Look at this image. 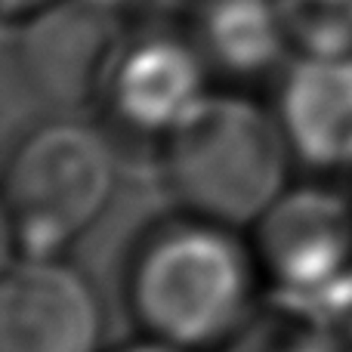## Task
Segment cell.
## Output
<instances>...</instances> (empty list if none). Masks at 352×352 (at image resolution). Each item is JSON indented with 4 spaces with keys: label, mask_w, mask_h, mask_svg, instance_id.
<instances>
[{
    "label": "cell",
    "mask_w": 352,
    "mask_h": 352,
    "mask_svg": "<svg viewBox=\"0 0 352 352\" xmlns=\"http://www.w3.org/2000/svg\"><path fill=\"white\" fill-rule=\"evenodd\" d=\"M115 195L111 136L53 118L25 130L3 167L10 256H62L102 219Z\"/></svg>",
    "instance_id": "3"
},
{
    "label": "cell",
    "mask_w": 352,
    "mask_h": 352,
    "mask_svg": "<svg viewBox=\"0 0 352 352\" xmlns=\"http://www.w3.org/2000/svg\"><path fill=\"white\" fill-rule=\"evenodd\" d=\"M263 285L309 318L352 285V195L324 182H291L250 226Z\"/></svg>",
    "instance_id": "4"
},
{
    "label": "cell",
    "mask_w": 352,
    "mask_h": 352,
    "mask_svg": "<svg viewBox=\"0 0 352 352\" xmlns=\"http://www.w3.org/2000/svg\"><path fill=\"white\" fill-rule=\"evenodd\" d=\"M210 90V72L188 34L146 31L121 37L99 87L105 133L158 148Z\"/></svg>",
    "instance_id": "5"
},
{
    "label": "cell",
    "mask_w": 352,
    "mask_h": 352,
    "mask_svg": "<svg viewBox=\"0 0 352 352\" xmlns=\"http://www.w3.org/2000/svg\"><path fill=\"white\" fill-rule=\"evenodd\" d=\"M84 3L96 6V10L102 12H111V16H121L124 10H130V6H136L140 0H84Z\"/></svg>",
    "instance_id": "14"
},
{
    "label": "cell",
    "mask_w": 352,
    "mask_h": 352,
    "mask_svg": "<svg viewBox=\"0 0 352 352\" xmlns=\"http://www.w3.org/2000/svg\"><path fill=\"white\" fill-rule=\"evenodd\" d=\"M53 3H59V0H0V12H3L6 25H22L37 12L50 10Z\"/></svg>",
    "instance_id": "12"
},
{
    "label": "cell",
    "mask_w": 352,
    "mask_h": 352,
    "mask_svg": "<svg viewBox=\"0 0 352 352\" xmlns=\"http://www.w3.org/2000/svg\"><path fill=\"white\" fill-rule=\"evenodd\" d=\"M272 352H352V340L331 324L303 318V324L294 328Z\"/></svg>",
    "instance_id": "11"
},
{
    "label": "cell",
    "mask_w": 352,
    "mask_h": 352,
    "mask_svg": "<svg viewBox=\"0 0 352 352\" xmlns=\"http://www.w3.org/2000/svg\"><path fill=\"white\" fill-rule=\"evenodd\" d=\"M109 352H186V349H176V346H167V343L148 340V337H140V334H136L133 340L121 343V346H115V349H109Z\"/></svg>",
    "instance_id": "13"
},
{
    "label": "cell",
    "mask_w": 352,
    "mask_h": 352,
    "mask_svg": "<svg viewBox=\"0 0 352 352\" xmlns=\"http://www.w3.org/2000/svg\"><path fill=\"white\" fill-rule=\"evenodd\" d=\"M272 109L300 167L352 170V56H291L275 78Z\"/></svg>",
    "instance_id": "7"
},
{
    "label": "cell",
    "mask_w": 352,
    "mask_h": 352,
    "mask_svg": "<svg viewBox=\"0 0 352 352\" xmlns=\"http://www.w3.org/2000/svg\"><path fill=\"white\" fill-rule=\"evenodd\" d=\"M263 285L241 229L173 210L127 250L121 300L136 334L186 352H229L250 334Z\"/></svg>",
    "instance_id": "1"
},
{
    "label": "cell",
    "mask_w": 352,
    "mask_h": 352,
    "mask_svg": "<svg viewBox=\"0 0 352 352\" xmlns=\"http://www.w3.org/2000/svg\"><path fill=\"white\" fill-rule=\"evenodd\" d=\"M164 3H173V6H188V10H195L198 3H204V0H164Z\"/></svg>",
    "instance_id": "15"
},
{
    "label": "cell",
    "mask_w": 352,
    "mask_h": 352,
    "mask_svg": "<svg viewBox=\"0 0 352 352\" xmlns=\"http://www.w3.org/2000/svg\"><path fill=\"white\" fill-rule=\"evenodd\" d=\"M22 28V68L47 96L96 99L118 37L115 16L84 0H59Z\"/></svg>",
    "instance_id": "8"
},
{
    "label": "cell",
    "mask_w": 352,
    "mask_h": 352,
    "mask_svg": "<svg viewBox=\"0 0 352 352\" xmlns=\"http://www.w3.org/2000/svg\"><path fill=\"white\" fill-rule=\"evenodd\" d=\"M93 281L62 256H10L0 281V352H102Z\"/></svg>",
    "instance_id": "6"
},
{
    "label": "cell",
    "mask_w": 352,
    "mask_h": 352,
    "mask_svg": "<svg viewBox=\"0 0 352 352\" xmlns=\"http://www.w3.org/2000/svg\"><path fill=\"white\" fill-rule=\"evenodd\" d=\"M198 47L210 78L226 87H248L278 78L291 56L275 0H204L195 6L188 34Z\"/></svg>",
    "instance_id": "9"
},
{
    "label": "cell",
    "mask_w": 352,
    "mask_h": 352,
    "mask_svg": "<svg viewBox=\"0 0 352 352\" xmlns=\"http://www.w3.org/2000/svg\"><path fill=\"white\" fill-rule=\"evenodd\" d=\"M291 56H352V0H275Z\"/></svg>",
    "instance_id": "10"
},
{
    "label": "cell",
    "mask_w": 352,
    "mask_h": 352,
    "mask_svg": "<svg viewBox=\"0 0 352 352\" xmlns=\"http://www.w3.org/2000/svg\"><path fill=\"white\" fill-rule=\"evenodd\" d=\"M173 210L248 232L294 182V158L272 105L217 87L155 148Z\"/></svg>",
    "instance_id": "2"
}]
</instances>
